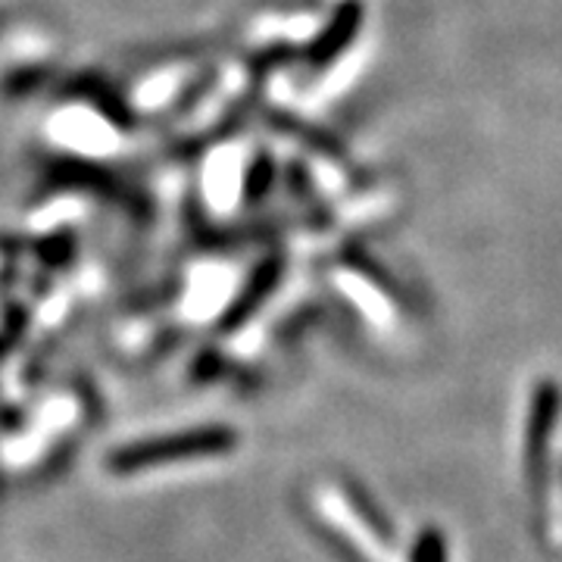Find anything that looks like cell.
Masks as SVG:
<instances>
[{"label":"cell","mask_w":562,"mask_h":562,"mask_svg":"<svg viewBox=\"0 0 562 562\" xmlns=\"http://www.w3.org/2000/svg\"><path fill=\"white\" fill-rule=\"evenodd\" d=\"M235 447L228 428H191L181 435H166L162 441L125 443L110 453L106 469L116 479H135L147 472H166L198 460H220Z\"/></svg>","instance_id":"cell-1"}]
</instances>
